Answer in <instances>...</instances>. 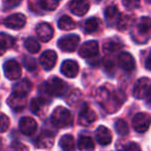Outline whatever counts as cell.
<instances>
[{"label":"cell","instance_id":"21","mask_svg":"<svg viewBox=\"0 0 151 151\" xmlns=\"http://www.w3.org/2000/svg\"><path fill=\"white\" fill-rule=\"evenodd\" d=\"M134 23V17L132 15H127V14H122V15L119 16L117 21V26L118 29L123 31V30H126L132 26Z\"/></svg>","mask_w":151,"mask_h":151},{"label":"cell","instance_id":"13","mask_svg":"<svg viewBox=\"0 0 151 151\" xmlns=\"http://www.w3.org/2000/svg\"><path fill=\"white\" fill-rule=\"evenodd\" d=\"M30 109L33 114L37 116H44L49 109V101L42 97H36L31 101Z\"/></svg>","mask_w":151,"mask_h":151},{"label":"cell","instance_id":"11","mask_svg":"<svg viewBox=\"0 0 151 151\" xmlns=\"http://www.w3.org/2000/svg\"><path fill=\"white\" fill-rule=\"evenodd\" d=\"M19 128L22 134L32 136L37 129V123L31 117H22L19 122Z\"/></svg>","mask_w":151,"mask_h":151},{"label":"cell","instance_id":"4","mask_svg":"<svg viewBox=\"0 0 151 151\" xmlns=\"http://www.w3.org/2000/svg\"><path fill=\"white\" fill-rule=\"evenodd\" d=\"M134 96L138 99L150 97V80L148 78H141L136 82L134 87Z\"/></svg>","mask_w":151,"mask_h":151},{"label":"cell","instance_id":"12","mask_svg":"<svg viewBox=\"0 0 151 151\" xmlns=\"http://www.w3.org/2000/svg\"><path fill=\"white\" fill-rule=\"evenodd\" d=\"M79 54L83 58H92L99 54V44L95 40H88L82 45Z\"/></svg>","mask_w":151,"mask_h":151},{"label":"cell","instance_id":"35","mask_svg":"<svg viewBox=\"0 0 151 151\" xmlns=\"http://www.w3.org/2000/svg\"><path fill=\"white\" fill-rule=\"evenodd\" d=\"M123 1V5L127 9H136L140 4V0H122Z\"/></svg>","mask_w":151,"mask_h":151},{"label":"cell","instance_id":"39","mask_svg":"<svg viewBox=\"0 0 151 151\" xmlns=\"http://www.w3.org/2000/svg\"><path fill=\"white\" fill-rule=\"evenodd\" d=\"M5 50H6V49H5V48H4V47H3V46H2V45L0 44V56H1V55H2V54H3V53H4V52H5Z\"/></svg>","mask_w":151,"mask_h":151},{"label":"cell","instance_id":"8","mask_svg":"<svg viewBox=\"0 0 151 151\" xmlns=\"http://www.w3.org/2000/svg\"><path fill=\"white\" fill-rule=\"evenodd\" d=\"M96 120V114L87 104L83 105L79 114V123L83 126H89Z\"/></svg>","mask_w":151,"mask_h":151},{"label":"cell","instance_id":"24","mask_svg":"<svg viewBox=\"0 0 151 151\" xmlns=\"http://www.w3.org/2000/svg\"><path fill=\"white\" fill-rule=\"evenodd\" d=\"M78 147L81 151H92L94 149V142L88 136H81L78 140Z\"/></svg>","mask_w":151,"mask_h":151},{"label":"cell","instance_id":"22","mask_svg":"<svg viewBox=\"0 0 151 151\" xmlns=\"http://www.w3.org/2000/svg\"><path fill=\"white\" fill-rule=\"evenodd\" d=\"M120 14L118 12V9L115 5H111V6H108L105 11V17L106 21L109 25H114V24H117L118 18H119Z\"/></svg>","mask_w":151,"mask_h":151},{"label":"cell","instance_id":"23","mask_svg":"<svg viewBox=\"0 0 151 151\" xmlns=\"http://www.w3.org/2000/svg\"><path fill=\"white\" fill-rule=\"evenodd\" d=\"M59 146L62 149V151H73L76 148L75 139L70 134H64L60 138Z\"/></svg>","mask_w":151,"mask_h":151},{"label":"cell","instance_id":"28","mask_svg":"<svg viewBox=\"0 0 151 151\" xmlns=\"http://www.w3.org/2000/svg\"><path fill=\"white\" fill-rule=\"evenodd\" d=\"M31 89V83L28 80H22L14 86V92L27 94Z\"/></svg>","mask_w":151,"mask_h":151},{"label":"cell","instance_id":"27","mask_svg":"<svg viewBox=\"0 0 151 151\" xmlns=\"http://www.w3.org/2000/svg\"><path fill=\"white\" fill-rule=\"evenodd\" d=\"M99 25H101V21L97 18H90L85 22V32H87V33L95 32L99 28Z\"/></svg>","mask_w":151,"mask_h":151},{"label":"cell","instance_id":"37","mask_svg":"<svg viewBox=\"0 0 151 151\" xmlns=\"http://www.w3.org/2000/svg\"><path fill=\"white\" fill-rule=\"evenodd\" d=\"M121 151H141V148L136 143H128L127 145L123 147Z\"/></svg>","mask_w":151,"mask_h":151},{"label":"cell","instance_id":"10","mask_svg":"<svg viewBox=\"0 0 151 151\" xmlns=\"http://www.w3.org/2000/svg\"><path fill=\"white\" fill-rule=\"evenodd\" d=\"M25 23H26V18L23 14H14V15H11L7 18H5L4 21H3L4 26L15 30L23 28Z\"/></svg>","mask_w":151,"mask_h":151},{"label":"cell","instance_id":"31","mask_svg":"<svg viewBox=\"0 0 151 151\" xmlns=\"http://www.w3.org/2000/svg\"><path fill=\"white\" fill-rule=\"evenodd\" d=\"M60 0H40V5L46 11H54L58 7Z\"/></svg>","mask_w":151,"mask_h":151},{"label":"cell","instance_id":"18","mask_svg":"<svg viewBox=\"0 0 151 151\" xmlns=\"http://www.w3.org/2000/svg\"><path fill=\"white\" fill-rule=\"evenodd\" d=\"M95 139L103 146H107L112 142V132L106 126L101 125L95 130Z\"/></svg>","mask_w":151,"mask_h":151},{"label":"cell","instance_id":"5","mask_svg":"<svg viewBox=\"0 0 151 151\" xmlns=\"http://www.w3.org/2000/svg\"><path fill=\"white\" fill-rule=\"evenodd\" d=\"M7 105L14 111H22L27 106V94L13 92L11 94V96L9 97V99H7Z\"/></svg>","mask_w":151,"mask_h":151},{"label":"cell","instance_id":"19","mask_svg":"<svg viewBox=\"0 0 151 151\" xmlns=\"http://www.w3.org/2000/svg\"><path fill=\"white\" fill-rule=\"evenodd\" d=\"M61 73L67 78H75L79 73L78 63L73 60H65L61 65Z\"/></svg>","mask_w":151,"mask_h":151},{"label":"cell","instance_id":"34","mask_svg":"<svg viewBox=\"0 0 151 151\" xmlns=\"http://www.w3.org/2000/svg\"><path fill=\"white\" fill-rule=\"evenodd\" d=\"M23 64H24V66L30 71L35 70L36 69V62L33 58H31V57H24Z\"/></svg>","mask_w":151,"mask_h":151},{"label":"cell","instance_id":"30","mask_svg":"<svg viewBox=\"0 0 151 151\" xmlns=\"http://www.w3.org/2000/svg\"><path fill=\"white\" fill-rule=\"evenodd\" d=\"M115 129L121 136H125L128 134V125L124 120L119 119L115 122Z\"/></svg>","mask_w":151,"mask_h":151},{"label":"cell","instance_id":"6","mask_svg":"<svg viewBox=\"0 0 151 151\" xmlns=\"http://www.w3.org/2000/svg\"><path fill=\"white\" fill-rule=\"evenodd\" d=\"M79 42H80V37L77 34H70V35L61 37L58 40V47L60 48V50L64 52H73L78 47Z\"/></svg>","mask_w":151,"mask_h":151},{"label":"cell","instance_id":"9","mask_svg":"<svg viewBox=\"0 0 151 151\" xmlns=\"http://www.w3.org/2000/svg\"><path fill=\"white\" fill-rule=\"evenodd\" d=\"M4 75L9 80H17L21 76V66L16 60H9L3 65Z\"/></svg>","mask_w":151,"mask_h":151},{"label":"cell","instance_id":"3","mask_svg":"<svg viewBox=\"0 0 151 151\" xmlns=\"http://www.w3.org/2000/svg\"><path fill=\"white\" fill-rule=\"evenodd\" d=\"M137 34L134 35V40L139 42V44H144L149 38L150 32V19L148 17H143L140 23L137 26Z\"/></svg>","mask_w":151,"mask_h":151},{"label":"cell","instance_id":"38","mask_svg":"<svg viewBox=\"0 0 151 151\" xmlns=\"http://www.w3.org/2000/svg\"><path fill=\"white\" fill-rule=\"evenodd\" d=\"M150 61H151V58H150V56H148L147 57V59H146V68L147 69H150Z\"/></svg>","mask_w":151,"mask_h":151},{"label":"cell","instance_id":"17","mask_svg":"<svg viewBox=\"0 0 151 151\" xmlns=\"http://www.w3.org/2000/svg\"><path fill=\"white\" fill-rule=\"evenodd\" d=\"M40 64L46 70H51L55 66L57 62V54L52 50H48L44 52V54L40 58Z\"/></svg>","mask_w":151,"mask_h":151},{"label":"cell","instance_id":"7","mask_svg":"<svg viewBox=\"0 0 151 151\" xmlns=\"http://www.w3.org/2000/svg\"><path fill=\"white\" fill-rule=\"evenodd\" d=\"M150 125V117L147 113H138L132 119L134 129L138 132H145Z\"/></svg>","mask_w":151,"mask_h":151},{"label":"cell","instance_id":"16","mask_svg":"<svg viewBox=\"0 0 151 151\" xmlns=\"http://www.w3.org/2000/svg\"><path fill=\"white\" fill-rule=\"evenodd\" d=\"M53 33H54V30L49 23H40L36 27V34L38 38L44 42H48L49 40H52Z\"/></svg>","mask_w":151,"mask_h":151},{"label":"cell","instance_id":"2","mask_svg":"<svg viewBox=\"0 0 151 151\" xmlns=\"http://www.w3.org/2000/svg\"><path fill=\"white\" fill-rule=\"evenodd\" d=\"M45 89L51 96H60L66 90V85L61 79L52 77L45 83Z\"/></svg>","mask_w":151,"mask_h":151},{"label":"cell","instance_id":"25","mask_svg":"<svg viewBox=\"0 0 151 151\" xmlns=\"http://www.w3.org/2000/svg\"><path fill=\"white\" fill-rule=\"evenodd\" d=\"M123 48V45L119 42H114V40H109V42H105L103 49L105 54L107 55H112L117 53L118 51H120Z\"/></svg>","mask_w":151,"mask_h":151},{"label":"cell","instance_id":"29","mask_svg":"<svg viewBox=\"0 0 151 151\" xmlns=\"http://www.w3.org/2000/svg\"><path fill=\"white\" fill-rule=\"evenodd\" d=\"M24 46H25L27 51H29L30 53H37L40 49V44H38L37 40L33 37H28L27 40H25Z\"/></svg>","mask_w":151,"mask_h":151},{"label":"cell","instance_id":"14","mask_svg":"<svg viewBox=\"0 0 151 151\" xmlns=\"http://www.w3.org/2000/svg\"><path fill=\"white\" fill-rule=\"evenodd\" d=\"M55 141V136L53 132H49V130H45L38 136L37 140H36V147L40 149H50L53 147Z\"/></svg>","mask_w":151,"mask_h":151},{"label":"cell","instance_id":"20","mask_svg":"<svg viewBox=\"0 0 151 151\" xmlns=\"http://www.w3.org/2000/svg\"><path fill=\"white\" fill-rule=\"evenodd\" d=\"M118 65L123 70L130 71L134 68V60L129 53H121L118 56Z\"/></svg>","mask_w":151,"mask_h":151},{"label":"cell","instance_id":"36","mask_svg":"<svg viewBox=\"0 0 151 151\" xmlns=\"http://www.w3.org/2000/svg\"><path fill=\"white\" fill-rule=\"evenodd\" d=\"M11 151H28V149L26 148L25 145L21 144V143H19V142H15L12 144Z\"/></svg>","mask_w":151,"mask_h":151},{"label":"cell","instance_id":"33","mask_svg":"<svg viewBox=\"0 0 151 151\" xmlns=\"http://www.w3.org/2000/svg\"><path fill=\"white\" fill-rule=\"evenodd\" d=\"M9 127V119L4 114H0V132H4Z\"/></svg>","mask_w":151,"mask_h":151},{"label":"cell","instance_id":"1","mask_svg":"<svg viewBox=\"0 0 151 151\" xmlns=\"http://www.w3.org/2000/svg\"><path fill=\"white\" fill-rule=\"evenodd\" d=\"M51 121L58 128L67 127L73 123V116L67 109L63 107H57L53 111Z\"/></svg>","mask_w":151,"mask_h":151},{"label":"cell","instance_id":"26","mask_svg":"<svg viewBox=\"0 0 151 151\" xmlns=\"http://www.w3.org/2000/svg\"><path fill=\"white\" fill-rule=\"evenodd\" d=\"M58 27L61 30L67 31V30L75 29L77 27V24H76V22L70 17H68V16H62L58 21Z\"/></svg>","mask_w":151,"mask_h":151},{"label":"cell","instance_id":"32","mask_svg":"<svg viewBox=\"0 0 151 151\" xmlns=\"http://www.w3.org/2000/svg\"><path fill=\"white\" fill-rule=\"evenodd\" d=\"M14 42H15V40L11 35H9L6 33H0V44L2 45L5 49L13 47Z\"/></svg>","mask_w":151,"mask_h":151},{"label":"cell","instance_id":"15","mask_svg":"<svg viewBox=\"0 0 151 151\" xmlns=\"http://www.w3.org/2000/svg\"><path fill=\"white\" fill-rule=\"evenodd\" d=\"M89 2L87 0H71L69 2V9L77 16H84L89 9Z\"/></svg>","mask_w":151,"mask_h":151}]
</instances>
